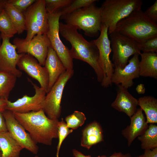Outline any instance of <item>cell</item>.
Masks as SVG:
<instances>
[{
	"label": "cell",
	"mask_w": 157,
	"mask_h": 157,
	"mask_svg": "<svg viewBox=\"0 0 157 157\" xmlns=\"http://www.w3.org/2000/svg\"><path fill=\"white\" fill-rule=\"evenodd\" d=\"M4 10L10 19L17 34H21L26 30L25 20L22 13L8 3V0L5 5Z\"/></svg>",
	"instance_id": "24"
},
{
	"label": "cell",
	"mask_w": 157,
	"mask_h": 157,
	"mask_svg": "<svg viewBox=\"0 0 157 157\" xmlns=\"http://www.w3.org/2000/svg\"><path fill=\"white\" fill-rule=\"evenodd\" d=\"M86 119L85 114L78 111H75L72 114L66 117L65 118L67 127L73 130L81 126L84 123Z\"/></svg>",
	"instance_id": "28"
},
{
	"label": "cell",
	"mask_w": 157,
	"mask_h": 157,
	"mask_svg": "<svg viewBox=\"0 0 157 157\" xmlns=\"http://www.w3.org/2000/svg\"><path fill=\"white\" fill-rule=\"evenodd\" d=\"M1 39H2V38L1 36V34H0V47L1 46V44H2V43H1Z\"/></svg>",
	"instance_id": "42"
},
{
	"label": "cell",
	"mask_w": 157,
	"mask_h": 157,
	"mask_svg": "<svg viewBox=\"0 0 157 157\" xmlns=\"http://www.w3.org/2000/svg\"><path fill=\"white\" fill-rule=\"evenodd\" d=\"M111 106L119 112L125 113L130 117L136 112L138 106V99L120 85H117L116 98Z\"/></svg>",
	"instance_id": "17"
},
{
	"label": "cell",
	"mask_w": 157,
	"mask_h": 157,
	"mask_svg": "<svg viewBox=\"0 0 157 157\" xmlns=\"http://www.w3.org/2000/svg\"><path fill=\"white\" fill-rule=\"evenodd\" d=\"M17 77L13 74L0 72V99L8 100L15 85Z\"/></svg>",
	"instance_id": "26"
},
{
	"label": "cell",
	"mask_w": 157,
	"mask_h": 157,
	"mask_svg": "<svg viewBox=\"0 0 157 157\" xmlns=\"http://www.w3.org/2000/svg\"><path fill=\"white\" fill-rule=\"evenodd\" d=\"M140 55V76L157 79V53L143 52Z\"/></svg>",
	"instance_id": "21"
},
{
	"label": "cell",
	"mask_w": 157,
	"mask_h": 157,
	"mask_svg": "<svg viewBox=\"0 0 157 157\" xmlns=\"http://www.w3.org/2000/svg\"><path fill=\"white\" fill-rule=\"evenodd\" d=\"M140 50L143 52H157V36L139 43Z\"/></svg>",
	"instance_id": "32"
},
{
	"label": "cell",
	"mask_w": 157,
	"mask_h": 157,
	"mask_svg": "<svg viewBox=\"0 0 157 157\" xmlns=\"http://www.w3.org/2000/svg\"><path fill=\"white\" fill-rule=\"evenodd\" d=\"M100 32L98 38L93 41L99 50V63L103 73L101 85L104 88H108L112 85L111 79L114 71L113 64L110 57L112 50L108 36V27L102 25Z\"/></svg>",
	"instance_id": "10"
},
{
	"label": "cell",
	"mask_w": 157,
	"mask_h": 157,
	"mask_svg": "<svg viewBox=\"0 0 157 157\" xmlns=\"http://www.w3.org/2000/svg\"><path fill=\"white\" fill-rule=\"evenodd\" d=\"M73 0H45V7L47 13L61 11L68 6Z\"/></svg>",
	"instance_id": "30"
},
{
	"label": "cell",
	"mask_w": 157,
	"mask_h": 157,
	"mask_svg": "<svg viewBox=\"0 0 157 157\" xmlns=\"http://www.w3.org/2000/svg\"><path fill=\"white\" fill-rule=\"evenodd\" d=\"M144 157H157V147L152 149L144 150Z\"/></svg>",
	"instance_id": "35"
},
{
	"label": "cell",
	"mask_w": 157,
	"mask_h": 157,
	"mask_svg": "<svg viewBox=\"0 0 157 157\" xmlns=\"http://www.w3.org/2000/svg\"><path fill=\"white\" fill-rule=\"evenodd\" d=\"M97 1L96 0H73L70 4L61 11L60 18L61 19L75 10L88 6Z\"/></svg>",
	"instance_id": "29"
},
{
	"label": "cell",
	"mask_w": 157,
	"mask_h": 157,
	"mask_svg": "<svg viewBox=\"0 0 157 157\" xmlns=\"http://www.w3.org/2000/svg\"><path fill=\"white\" fill-rule=\"evenodd\" d=\"M36 0H8V2L23 13Z\"/></svg>",
	"instance_id": "33"
},
{
	"label": "cell",
	"mask_w": 157,
	"mask_h": 157,
	"mask_svg": "<svg viewBox=\"0 0 157 157\" xmlns=\"http://www.w3.org/2000/svg\"><path fill=\"white\" fill-rule=\"evenodd\" d=\"M23 149L8 131L0 133V151L2 157H19Z\"/></svg>",
	"instance_id": "22"
},
{
	"label": "cell",
	"mask_w": 157,
	"mask_h": 157,
	"mask_svg": "<svg viewBox=\"0 0 157 157\" xmlns=\"http://www.w3.org/2000/svg\"><path fill=\"white\" fill-rule=\"evenodd\" d=\"M138 100V106L145 113L147 123H157V99L151 96H145L139 98Z\"/></svg>",
	"instance_id": "23"
},
{
	"label": "cell",
	"mask_w": 157,
	"mask_h": 157,
	"mask_svg": "<svg viewBox=\"0 0 157 157\" xmlns=\"http://www.w3.org/2000/svg\"><path fill=\"white\" fill-rule=\"evenodd\" d=\"M73 130L67 127L63 118L59 121L58 131V142L57 147L56 157H59V151L63 141L69 134L72 132Z\"/></svg>",
	"instance_id": "31"
},
{
	"label": "cell",
	"mask_w": 157,
	"mask_h": 157,
	"mask_svg": "<svg viewBox=\"0 0 157 157\" xmlns=\"http://www.w3.org/2000/svg\"><path fill=\"white\" fill-rule=\"evenodd\" d=\"M72 152L75 157H92L90 155H85L81 152L75 149H73Z\"/></svg>",
	"instance_id": "39"
},
{
	"label": "cell",
	"mask_w": 157,
	"mask_h": 157,
	"mask_svg": "<svg viewBox=\"0 0 157 157\" xmlns=\"http://www.w3.org/2000/svg\"><path fill=\"white\" fill-rule=\"evenodd\" d=\"M0 47V72L8 73L19 78L22 72L17 67L18 61L22 56L18 54L16 47L10 41V38H2Z\"/></svg>",
	"instance_id": "15"
},
{
	"label": "cell",
	"mask_w": 157,
	"mask_h": 157,
	"mask_svg": "<svg viewBox=\"0 0 157 157\" xmlns=\"http://www.w3.org/2000/svg\"><path fill=\"white\" fill-rule=\"evenodd\" d=\"M7 131L5 119L2 113H0V133Z\"/></svg>",
	"instance_id": "36"
},
{
	"label": "cell",
	"mask_w": 157,
	"mask_h": 157,
	"mask_svg": "<svg viewBox=\"0 0 157 157\" xmlns=\"http://www.w3.org/2000/svg\"><path fill=\"white\" fill-rule=\"evenodd\" d=\"M115 31L141 43L157 36V24L145 16L141 8L119 22Z\"/></svg>",
	"instance_id": "3"
},
{
	"label": "cell",
	"mask_w": 157,
	"mask_h": 157,
	"mask_svg": "<svg viewBox=\"0 0 157 157\" xmlns=\"http://www.w3.org/2000/svg\"><path fill=\"white\" fill-rule=\"evenodd\" d=\"M81 146L90 149L93 145L103 141V131L96 121L89 124L83 130Z\"/></svg>",
	"instance_id": "20"
},
{
	"label": "cell",
	"mask_w": 157,
	"mask_h": 157,
	"mask_svg": "<svg viewBox=\"0 0 157 157\" xmlns=\"http://www.w3.org/2000/svg\"><path fill=\"white\" fill-rule=\"evenodd\" d=\"M145 16L154 23L157 24V0L144 12Z\"/></svg>",
	"instance_id": "34"
},
{
	"label": "cell",
	"mask_w": 157,
	"mask_h": 157,
	"mask_svg": "<svg viewBox=\"0 0 157 157\" xmlns=\"http://www.w3.org/2000/svg\"><path fill=\"white\" fill-rule=\"evenodd\" d=\"M141 0H106L100 7L102 25L108 28V34L115 31L117 24L132 12L141 8Z\"/></svg>",
	"instance_id": "4"
},
{
	"label": "cell",
	"mask_w": 157,
	"mask_h": 157,
	"mask_svg": "<svg viewBox=\"0 0 157 157\" xmlns=\"http://www.w3.org/2000/svg\"><path fill=\"white\" fill-rule=\"evenodd\" d=\"M73 69L66 70L59 77L45 96L42 110L49 119H58L61 111V102L64 87L73 76Z\"/></svg>",
	"instance_id": "8"
},
{
	"label": "cell",
	"mask_w": 157,
	"mask_h": 157,
	"mask_svg": "<svg viewBox=\"0 0 157 157\" xmlns=\"http://www.w3.org/2000/svg\"><path fill=\"white\" fill-rule=\"evenodd\" d=\"M13 43L16 47L18 54H28L36 58L39 64L44 66L48 49L51 47L50 41L46 34H37L29 41L24 39L16 38Z\"/></svg>",
	"instance_id": "11"
},
{
	"label": "cell",
	"mask_w": 157,
	"mask_h": 157,
	"mask_svg": "<svg viewBox=\"0 0 157 157\" xmlns=\"http://www.w3.org/2000/svg\"><path fill=\"white\" fill-rule=\"evenodd\" d=\"M13 113L16 119L37 144L50 145L53 139L58 138L59 121L49 118L42 109L26 113Z\"/></svg>",
	"instance_id": "2"
},
{
	"label": "cell",
	"mask_w": 157,
	"mask_h": 157,
	"mask_svg": "<svg viewBox=\"0 0 157 157\" xmlns=\"http://www.w3.org/2000/svg\"><path fill=\"white\" fill-rule=\"evenodd\" d=\"M7 131L23 148L36 154L39 147L23 126L15 118L13 112L6 110L2 113Z\"/></svg>",
	"instance_id": "13"
},
{
	"label": "cell",
	"mask_w": 157,
	"mask_h": 157,
	"mask_svg": "<svg viewBox=\"0 0 157 157\" xmlns=\"http://www.w3.org/2000/svg\"><path fill=\"white\" fill-rule=\"evenodd\" d=\"M28 79L35 90L34 95L31 97L25 94L13 102L7 100L6 110L13 113H26L37 111L42 109L47 94L46 91L33 83L29 79Z\"/></svg>",
	"instance_id": "12"
},
{
	"label": "cell",
	"mask_w": 157,
	"mask_h": 157,
	"mask_svg": "<svg viewBox=\"0 0 157 157\" xmlns=\"http://www.w3.org/2000/svg\"><path fill=\"white\" fill-rule=\"evenodd\" d=\"M35 157H39L38 156H35Z\"/></svg>",
	"instance_id": "44"
},
{
	"label": "cell",
	"mask_w": 157,
	"mask_h": 157,
	"mask_svg": "<svg viewBox=\"0 0 157 157\" xmlns=\"http://www.w3.org/2000/svg\"><path fill=\"white\" fill-rule=\"evenodd\" d=\"M44 67L47 69L49 75L48 93L60 76L66 70L56 52L51 47L48 48Z\"/></svg>",
	"instance_id": "19"
},
{
	"label": "cell",
	"mask_w": 157,
	"mask_h": 157,
	"mask_svg": "<svg viewBox=\"0 0 157 157\" xmlns=\"http://www.w3.org/2000/svg\"><path fill=\"white\" fill-rule=\"evenodd\" d=\"M136 53L128 60L129 63L123 69L114 68L111 78V83L118 85H121L128 89L134 84L133 80L140 76L139 56Z\"/></svg>",
	"instance_id": "16"
},
{
	"label": "cell",
	"mask_w": 157,
	"mask_h": 157,
	"mask_svg": "<svg viewBox=\"0 0 157 157\" xmlns=\"http://www.w3.org/2000/svg\"><path fill=\"white\" fill-rule=\"evenodd\" d=\"M0 157H2L1 153L0 151Z\"/></svg>",
	"instance_id": "43"
},
{
	"label": "cell",
	"mask_w": 157,
	"mask_h": 157,
	"mask_svg": "<svg viewBox=\"0 0 157 157\" xmlns=\"http://www.w3.org/2000/svg\"><path fill=\"white\" fill-rule=\"evenodd\" d=\"M110 35L114 68L122 69L127 65L131 56L136 53L140 54L141 53L139 43L116 31Z\"/></svg>",
	"instance_id": "7"
},
{
	"label": "cell",
	"mask_w": 157,
	"mask_h": 157,
	"mask_svg": "<svg viewBox=\"0 0 157 157\" xmlns=\"http://www.w3.org/2000/svg\"><path fill=\"white\" fill-rule=\"evenodd\" d=\"M94 3L75 10L61 19L65 20L66 24L82 30L87 36L97 37L102 27L101 9Z\"/></svg>",
	"instance_id": "5"
},
{
	"label": "cell",
	"mask_w": 157,
	"mask_h": 157,
	"mask_svg": "<svg viewBox=\"0 0 157 157\" xmlns=\"http://www.w3.org/2000/svg\"><path fill=\"white\" fill-rule=\"evenodd\" d=\"M129 154H124L121 152H115L109 156H107L105 155H102L98 156L97 157H127Z\"/></svg>",
	"instance_id": "37"
},
{
	"label": "cell",
	"mask_w": 157,
	"mask_h": 157,
	"mask_svg": "<svg viewBox=\"0 0 157 157\" xmlns=\"http://www.w3.org/2000/svg\"><path fill=\"white\" fill-rule=\"evenodd\" d=\"M141 147L144 150L157 147V126L150 124L145 131L138 137Z\"/></svg>",
	"instance_id": "25"
},
{
	"label": "cell",
	"mask_w": 157,
	"mask_h": 157,
	"mask_svg": "<svg viewBox=\"0 0 157 157\" xmlns=\"http://www.w3.org/2000/svg\"><path fill=\"white\" fill-rule=\"evenodd\" d=\"M77 30L74 26L59 23V33L71 44L69 52L72 58L80 60L89 64L94 69L97 81L101 83L103 75L99 63L98 49L93 40L87 41Z\"/></svg>",
	"instance_id": "1"
},
{
	"label": "cell",
	"mask_w": 157,
	"mask_h": 157,
	"mask_svg": "<svg viewBox=\"0 0 157 157\" xmlns=\"http://www.w3.org/2000/svg\"><path fill=\"white\" fill-rule=\"evenodd\" d=\"M0 32L2 38H10L17 33L12 22L4 10L0 14Z\"/></svg>",
	"instance_id": "27"
},
{
	"label": "cell",
	"mask_w": 157,
	"mask_h": 157,
	"mask_svg": "<svg viewBox=\"0 0 157 157\" xmlns=\"http://www.w3.org/2000/svg\"><path fill=\"white\" fill-rule=\"evenodd\" d=\"M17 64L20 70L25 72L29 76L37 81L40 87L47 93L49 75L47 71L41 65L34 57L28 54L22 53Z\"/></svg>",
	"instance_id": "14"
},
{
	"label": "cell",
	"mask_w": 157,
	"mask_h": 157,
	"mask_svg": "<svg viewBox=\"0 0 157 157\" xmlns=\"http://www.w3.org/2000/svg\"><path fill=\"white\" fill-rule=\"evenodd\" d=\"M130 119V124L122 131V135L127 140L128 147L131 146L137 137L145 131L149 125L140 108L137 109Z\"/></svg>",
	"instance_id": "18"
},
{
	"label": "cell",
	"mask_w": 157,
	"mask_h": 157,
	"mask_svg": "<svg viewBox=\"0 0 157 157\" xmlns=\"http://www.w3.org/2000/svg\"><path fill=\"white\" fill-rule=\"evenodd\" d=\"M23 13L27 31L25 41H29L37 34H46L49 23L45 0H36Z\"/></svg>",
	"instance_id": "6"
},
{
	"label": "cell",
	"mask_w": 157,
	"mask_h": 157,
	"mask_svg": "<svg viewBox=\"0 0 157 157\" xmlns=\"http://www.w3.org/2000/svg\"><path fill=\"white\" fill-rule=\"evenodd\" d=\"M7 100L0 99V113H3L6 110Z\"/></svg>",
	"instance_id": "38"
},
{
	"label": "cell",
	"mask_w": 157,
	"mask_h": 157,
	"mask_svg": "<svg viewBox=\"0 0 157 157\" xmlns=\"http://www.w3.org/2000/svg\"><path fill=\"white\" fill-rule=\"evenodd\" d=\"M48 14L49 28L46 35L51 44L66 70L73 69V59L69 50L61 40L59 35V20L61 11Z\"/></svg>",
	"instance_id": "9"
},
{
	"label": "cell",
	"mask_w": 157,
	"mask_h": 157,
	"mask_svg": "<svg viewBox=\"0 0 157 157\" xmlns=\"http://www.w3.org/2000/svg\"><path fill=\"white\" fill-rule=\"evenodd\" d=\"M127 157H131V156H130V155L129 154L127 156ZM144 157L143 156V155H140V156H137V157Z\"/></svg>",
	"instance_id": "41"
},
{
	"label": "cell",
	"mask_w": 157,
	"mask_h": 157,
	"mask_svg": "<svg viewBox=\"0 0 157 157\" xmlns=\"http://www.w3.org/2000/svg\"><path fill=\"white\" fill-rule=\"evenodd\" d=\"M7 0H0V14L4 10V6Z\"/></svg>",
	"instance_id": "40"
}]
</instances>
